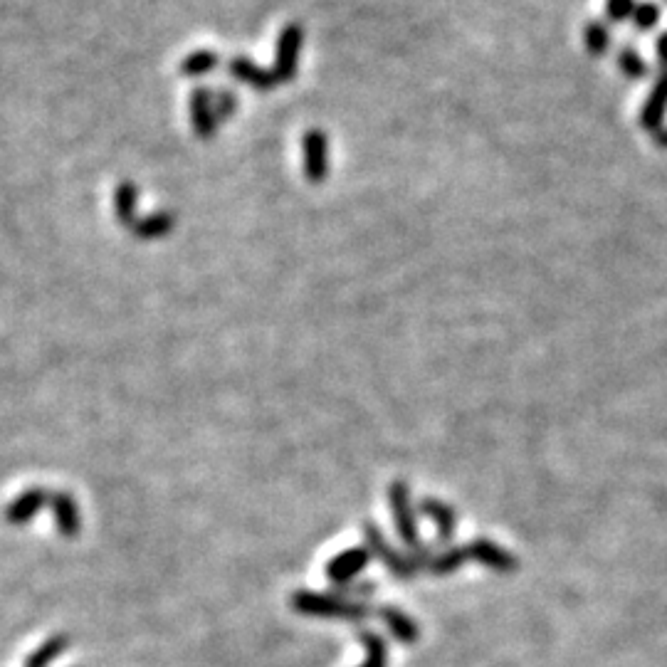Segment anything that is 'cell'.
<instances>
[{"instance_id": "8", "label": "cell", "mask_w": 667, "mask_h": 667, "mask_svg": "<svg viewBox=\"0 0 667 667\" xmlns=\"http://www.w3.org/2000/svg\"><path fill=\"white\" fill-rule=\"evenodd\" d=\"M45 504H50V492L42 490V487H30V490L20 492V495L5 507L3 517L5 522L13 524V527H23V524L33 522L35 514H38Z\"/></svg>"}, {"instance_id": "20", "label": "cell", "mask_w": 667, "mask_h": 667, "mask_svg": "<svg viewBox=\"0 0 667 667\" xmlns=\"http://www.w3.org/2000/svg\"><path fill=\"white\" fill-rule=\"evenodd\" d=\"M467 559H470V556H467V546H445L440 554L433 556V561L428 564V571H433V574L438 576L453 574Z\"/></svg>"}, {"instance_id": "16", "label": "cell", "mask_w": 667, "mask_h": 667, "mask_svg": "<svg viewBox=\"0 0 667 667\" xmlns=\"http://www.w3.org/2000/svg\"><path fill=\"white\" fill-rule=\"evenodd\" d=\"M136 203H139V191L131 181L119 183L117 193H114V213L124 228H134L136 225Z\"/></svg>"}, {"instance_id": "18", "label": "cell", "mask_w": 667, "mask_h": 667, "mask_svg": "<svg viewBox=\"0 0 667 667\" xmlns=\"http://www.w3.org/2000/svg\"><path fill=\"white\" fill-rule=\"evenodd\" d=\"M361 645L366 648V660L359 667H388V643L376 630H361Z\"/></svg>"}, {"instance_id": "24", "label": "cell", "mask_w": 667, "mask_h": 667, "mask_svg": "<svg viewBox=\"0 0 667 667\" xmlns=\"http://www.w3.org/2000/svg\"><path fill=\"white\" fill-rule=\"evenodd\" d=\"M336 596L346 598V601H354V603H366V598H371L376 593V584H371V581H361V584H344V586H336Z\"/></svg>"}, {"instance_id": "2", "label": "cell", "mask_w": 667, "mask_h": 667, "mask_svg": "<svg viewBox=\"0 0 667 667\" xmlns=\"http://www.w3.org/2000/svg\"><path fill=\"white\" fill-rule=\"evenodd\" d=\"M364 539H366V549H369L376 559H381V564L386 566L393 576H398V579H413V576L423 569V566L418 564L416 556L401 554L398 549H393L374 522H364Z\"/></svg>"}, {"instance_id": "12", "label": "cell", "mask_w": 667, "mask_h": 667, "mask_svg": "<svg viewBox=\"0 0 667 667\" xmlns=\"http://www.w3.org/2000/svg\"><path fill=\"white\" fill-rule=\"evenodd\" d=\"M50 507L55 512V524L57 532L62 534L65 539H72L80 534L82 529V519H80V507H77L75 497L70 492H50Z\"/></svg>"}, {"instance_id": "27", "label": "cell", "mask_w": 667, "mask_h": 667, "mask_svg": "<svg viewBox=\"0 0 667 667\" xmlns=\"http://www.w3.org/2000/svg\"><path fill=\"white\" fill-rule=\"evenodd\" d=\"M655 55H658L660 70H667V30L660 35L658 42H655Z\"/></svg>"}, {"instance_id": "11", "label": "cell", "mask_w": 667, "mask_h": 667, "mask_svg": "<svg viewBox=\"0 0 667 667\" xmlns=\"http://www.w3.org/2000/svg\"><path fill=\"white\" fill-rule=\"evenodd\" d=\"M667 112V70H660L658 82H655L653 92L645 99L643 109H640V126L650 134H658L663 129Z\"/></svg>"}, {"instance_id": "15", "label": "cell", "mask_w": 667, "mask_h": 667, "mask_svg": "<svg viewBox=\"0 0 667 667\" xmlns=\"http://www.w3.org/2000/svg\"><path fill=\"white\" fill-rule=\"evenodd\" d=\"M173 225H176V215L161 210V213H151L146 215V218L136 220V225L131 230H134V235L139 240H159L171 233Z\"/></svg>"}, {"instance_id": "3", "label": "cell", "mask_w": 667, "mask_h": 667, "mask_svg": "<svg viewBox=\"0 0 667 667\" xmlns=\"http://www.w3.org/2000/svg\"><path fill=\"white\" fill-rule=\"evenodd\" d=\"M388 502H391L393 519H396V532H398V537H401V542L406 544V549H411V551L423 549V542H420V534H418L416 507H413L411 490H408L406 482L398 480L388 487Z\"/></svg>"}, {"instance_id": "23", "label": "cell", "mask_w": 667, "mask_h": 667, "mask_svg": "<svg viewBox=\"0 0 667 667\" xmlns=\"http://www.w3.org/2000/svg\"><path fill=\"white\" fill-rule=\"evenodd\" d=\"M660 15H663V10H660V5L653 3V0L638 3L633 18H630V20H633L635 33H650V30H653L655 25L660 23Z\"/></svg>"}, {"instance_id": "21", "label": "cell", "mask_w": 667, "mask_h": 667, "mask_svg": "<svg viewBox=\"0 0 667 667\" xmlns=\"http://www.w3.org/2000/svg\"><path fill=\"white\" fill-rule=\"evenodd\" d=\"M584 42H586V52L591 57H603L608 50H611V30L603 20H591L584 30Z\"/></svg>"}, {"instance_id": "25", "label": "cell", "mask_w": 667, "mask_h": 667, "mask_svg": "<svg viewBox=\"0 0 667 667\" xmlns=\"http://www.w3.org/2000/svg\"><path fill=\"white\" fill-rule=\"evenodd\" d=\"M638 3L635 0H606V20L608 23H626L633 18Z\"/></svg>"}, {"instance_id": "4", "label": "cell", "mask_w": 667, "mask_h": 667, "mask_svg": "<svg viewBox=\"0 0 667 667\" xmlns=\"http://www.w3.org/2000/svg\"><path fill=\"white\" fill-rule=\"evenodd\" d=\"M302 25L290 23L282 28L280 38H277V52H275V77L280 82H292L297 77V62L299 50H302Z\"/></svg>"}, {"instance_id": "17", "label": "cell", "mask_w": 667, "mask_h": 667, "mask_svg": "<svg viewBox=\"0 0 667 667\" xmlns=\"http://www.w3.org/2000/svg\"><path fill=\"white\" fill-rule=\"evenodd\" d=\"M67 648H70V638H67V635H62V633L52 635V638H47L45 643H42L40 648L35 650L28 660H25V667H50L62 653H65Z\"/></svg>"}, {"instance_id": "7", "label": "cell", "mask_w": 667, "mask_h": 667, "mask_svg": "<svg viewBox=\"0 0 667 667\" xmlns=\"http://www.w3.org/2000/svg\"><path fill=\"white\" fill-rule=\"evenodd\" d=\"M371 556L374 554L366 546H351V549L339 551L327 564V576L336 586L351 584L371 564Z\"/></svg>"}, {"instance_id": "28", "label": "cell", "mask_w": 667, "mask_h": 667, "mask_svg": "<svg viewBox=\"0 0 667 667\" xmlns=\"http://www.w3.org/2000/svg\"><path fill=\"white\" fill-rule=\"evenodd\" d=\"M653 139H655V144L660 146V149H667V129H665V126L658 131V134H653Z\"/></svg>"}, {"instance_id": "19", "label": "cell", "mask_w": 667, "mask_h": 667, "mask_svg": "<svg viewBox=\"0 0 667 667\" xmlns=\"http://www.w3.org/2000/svg\"><path fill=\"white\" fill-rule=\"evenodd\" d=\"M218 65H220V57L215 55L213 50H198V52H191L188 57H183L181 75L183 77H203V75H210V72L218 70Z\"/></svg>"}, {"instance_id": "9", "label": "cell", "mask_w": 667, "mask_h": 667, "mask_svg": "<svg viewBox=\"0 0 667 667\" xmlns=\"http://www.w3.org/2000/svg\"><path fill=\"white\" fill-rule=\"evenodd\" d=\"M188 107H191V124L196 136H201V139H213L220 122L218 114H215L213 92H208V89L203 87L193 89L191 104H188Z\"/></svg>"}, {"instance_id": "26", "label": "cell", "mask_w": 667, "mask_h": 667, "mask_svg": "<svg viewBox=\"0 0 667 667\" xmlns=\"http://www.w3.org/2000/svg\"><path fill=\"white\" fill-rule=\"evenodd\" d=\"M213 102L218 119H230L235 112H238V97H235V92H230V89H220V92H215Z\"/></svg>"}, {"instance_id": "1", "label": "cell", "mask_w": 667, "mask_h": 667, "mask_svg": "<svg viewBox=\"0 0 667 667\" xmlns=\"http://www.w3.org/2000/svg\"><path fill=\"white\" fill-rule=\"evenodd\" d=\"M294 611L304 613V616L317 618H332V621H366L371 616L366 603L346 601V598L336 596V593H317V591H297L292 596Z\"/></svg>"}, {"instance_id": "6", "label": "cell", "mask_w": 667, "mask_h": 667, "mask_svg": "<svg viewBox=\"0 0 667 667\" xmlns=\"http://www.w3.org/2000/svg\"><path fill=\"white\" fill-rule=\"evenodd\" d=\"M467 556H470L472 561H477V564L487 566V569L500 571V574H512V571L519 569L517 556L487 537L472 539V542L467 544Z\"/></svg>"}, {"instance_id": "10", "label": "cell", "mask_w": 667, "mask_h": 667, "mask_svg": "<svg viewBox=\"0 0 667 667\" xmlns=\"http://www.w3.org/2000/svg\"><path fill=\"white\" fill-rule=\"evenodd\" d=\"M228 72L235 80L248 84V87L257 89V92H272V89L280 84L275 72L265 70V67H260L257 62L248 60V57H233V60L228 62Z\"/></svg>"}, {"instance_id": "5", "label": "cell", "mask_w": 667, "mask_h": 667, "mask_svg": "<svg viewBox=\"0 0 667 667\" xmlns=\"http://www.w3.org/2000/svg\"><path fill=\"white\" fill-rule=\"evenodd\" d=\"M304 176L312 183H322L329 176V136L319 129H309L302 136Z\"/></svg>"}, {"instance_id": "13", "label": "cell", "mask_w": 667, "mask_h": 667, "mask_svg": "<svg viewBox=\"0 0 667 667\" xmlns=\"http://www.w3.org/2000/svg\"><path fill=\"white\" fill-rule=\"evenodd\" d=\"M420 512L428 519H433L435 529H438V544L450 546L455 537V527H458V517H455V509L450 504L440 502L438 497H423L418 504Z\"/></svg>"}, {"instance_id": "14", "label": "cell", "mask_w": 667, "mask_h": 667, "mask_svg": "<svg viewBox=\"0 0 667 667\" xmlns=\"http://www.w3.org/2000/svg\"><path fill=\"white\" fill-rule=\"evenodd\" d=\"M378 616H381V621L386 623V628L391 630V635L398 640V643L403 645L418 643L420 628L416 626V621H413L411 616H406V613L398 611V608L393 606H381L378 608Z\"/></svg>"}, {"instance_id": "22", "label": "cell", "mask_w": 667, "mask_h": 667, "mask_svg": "<svg viewBox=\"0 0 667 667\" xmlns=\"http://www.w3.org/2000/svg\"><path fill=\"white\" fill-rule=\"evenodd\" d=\"M618 70H621L623 77L628 80H643L648 75V62L640 57V52L635 47H623L618 52Z\"/></svg>"}]
</instances>
